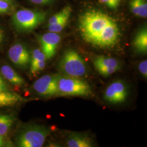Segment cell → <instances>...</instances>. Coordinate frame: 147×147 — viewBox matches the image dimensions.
<instances>
[{
  "label": "cell",
  "mask_w": 147,
  "mask_h": 147,
  "mask_svg": "<svg viewBox=\"0 0 147 147\" xmlns=\"http://www.w3.org/2000/svg\"><path fill=\"white\" fill-rule=\"evenodd\" d=\"M114 21L102 11H87L79 18V30L84 40L92 44L105 27Z\"/></svg>",
  "instance_id": "cell-1"
},
{
  "label": "cell",
  "mask_w": 147,
  "mask_h": 147,
  "mask_svg": "<svg viewBox=\"0 0 147 147\" xmlns=\"http://www.w3.org/2000/svg\"><path fill=\"white\" fill-rule=\"evenodd\" d=\"M57 96H88L92 93L89 84L80 78L57 74Z\"/></svg>",
  "instance_id": "cell-2"
},
{
  "label": "cell",
  "mask_w": 147,
  "mask_h": 147,
  "mask_svg": "<svg viewBox=\"0 0 147 147\" xmlns=\"http://www.w3.org/2000/svg\"><path fill=\"white\" fill-rule=\"evenodd\" d=\"M47 14L42 11L21 9L12 16V24L18 31L28 32L33 31L45 20Z\"/></svg>",
  "instance_id": "cell-3"
},
{
  "label": "cell",
  "mask_w": 147,
  "mask_h": 147,
  "mask_svg": "<svg viewBox=\"0 0 147 147\" xmlns=\"http://www.w3.org/2000/svg\"><path fill=\"white\" fill-rule=\"evenodd\" d=\"M63 75L80 78L87 74V66L84 59L73 50L66 51L58 64Z\"/></svg>",
  "instance_id": "cell-4"
},
{
  "label": "cell",
  "mask_w": 147,
  "mask_h": 147,
  "mask_svg": "<svg viewBox=\"0 0 147 147\" xmlns=\"http://www.w3.org/2000/svg\"><path fill=\"white\" fill-rule=\"evenodd\" d=\"M50 133V131L42 125L28 126L16 137V144L20 147H42Z\"/></svg>",
  "instance_id": "cell-5"
},
{
  "label": "cell",
  "mask_w": 147,
  "mask_h": 147,
  "mask_svg": "<svg viewBox=\"0 0 147 147\" xmlns=\"http://www.w3.org/2000/svg\"><path fill=\"white\" fill-rule=\"evenodd\" d=\"M57 74H47L38 79L33 85V88L44 96H57Z\"/></svg>",
  "instance_id": "cell-6"
},
{
  "label": "cell",
  "mask_w": 147,
  "mask_h": 147,
  "mask_svg": "<svg viewBox=\"0 0 147 147\" xmlns=\"http://www.w3.org/2000/svg\"><path fill=\"white\" fill-rule=\"evenodd\" d=\"M119 35L118 26L115 21H113L105 27L92 45L102 48L112 47L118 40Z\"/></svg>",
  "instance_id": "cell-7"
},
{
  "label": "cell",
  "mask_w": 147,
  "mask_h": 147,
  "mask_svg": "<svg viewBox=\"0 0 147 147\" xmlns=\"http://www.w3.org/2000/svg\"><path fill=\"white\" fill-rule=\"evenodd\" d=\"M127 95L125 84L120 80L111 83L105 90L104 98L112 104H119L124 102Z\"/></svg>",
  "instance_id": "cell-8"
},
{
  "label": "cell",
  "mask_w": 147,
  "mask_h": 147,
  "mask_svg": "<svg viewBox=\"0 0 147 147\" xmlns=\"http://www.w3.org/2000/svg\"><path fill=\"white\" fill-rule=\"evenodd\" d=\"M93 64L98 72L105 77L116 73L120 68L119 63L116 59L104 56H96Z\"/></svg>",
  "instance_id": "cell-9"
},
{
  "label": "cell",
  "mask_w": 147,
  "mask_h": 147,
  "mask_svg": "<svg viewBox=\"0 0 147 147\" xmlns=\"http://www.w3.org/2000/svg\"><path fill=\"white\" fill-rule=\"evenodd\" d=\"M11 61L20 68L26 67L30 63L31 56L26 47L20 43L13 45L8 51Z\"/></svg>",
  "instance_id": "cell-10"
},
{
  "label": "cell",
  "mask_w": 147,
  "mask_h": 147,
  "mask_svg": "<svg viewBox=\"0 0 147 147\" xmlns=\"http://www.w3.org/2000/svg\"><path fill=\"white\" fill-rule=\"evenodd\" d=\"M61 37L59 34L50 32L40 37L39 42L42 51L45 54L47 59L51 58L55 55Z\"/></svg>",
  "instance_id": "cell-11"
},
{
  "label": "cell",
  "mask_w": 147,
  "mask_h": 147,
  "mask_svg": "<svg viewBox=\"0 0 147 147\" xmlns=\"http://www.w3.org/2000/svg\"><path fill=\"white\" fill-rule=\"evenodd\" d=\"M1 73L4 79L15 86L20 87L25 84L24 79L8 65H3L1 68Z\"/></svg>",
  "instance_id": "cell-12"
},
{
  "label": "cell",
  "mask_w": 147,
  "mask_h": 147,
  "mask_svg": "<svg viewBox=\"0 0 147 147\" xmlns=\"http://www.w3.org/2000/svg\"><path fill=\"white\" fill-rule=\"evenodd\" d=\"M24 99L15 93L9 91H0V107H9L20 102Z\"/></svg>",
  "instance_id": "cell-13"
},
{
  "label": "cell",
  "mask_w": 147,
  "mask_h": 147,
  "mask_svg": "<svg viewBox=\"0 0 147 147\" xmlns=\"http://www.w3.org/2000/svg\"><path fill=\"white\" fill-rule=\"evenodd\" d=\"M133 44L137 51L139 53H147V30L146 27H144L137 32L134 40Z\"/></svg>",
  "instance_id": "cell-14"
},
{
  "label": "cell",
  "mask_w": 147,
  "mask_h": 147,
  "mask_svg": "<svg viewBox=\"0 0 147 147\" xmlns=\"http://www.w3.org/2000/svg\"><path fill=\"white\" fill-rule=\"evenodd\" d=\"M69 147H91L93 146L92 141L88 137L81 134H73L67 140Z\"/></svg>",
  "instance_id": "cell-15"
},
{
  "label": "cell",
  "mask_w": 147,
  "mask_h": 147,
  "mask_svg": "<svg viewBox=\"0 0 147 147\" xmlns=\"http://www.w3.org/2000/svg\"><path fill=\"white\" fill-rule=\"evenodd\" d=\"M130 8L135 16L146 18L147 16V3L146 0H131Z\"/></svg>",
  "instance_id": "cell-16"
},
{
  "label": "cell",
  "mask_w": 147,
  "mask_h": 147,
  "mask_svg": "<svg viewBox=\"0 0 147 147\" xmlns=\"http://www.w3.org/2000/svg\"><path fill=\"white\" fill-rule=\"evenodd\" d=\"M13 121V118L11 116L0 115V136H5L8 132Z\"/></svg>",
  "instance_id": "cell-17"
},
{
  "label": "cell",
  "mask_w": 147,
  "mask_h": 147,
  "mask_svg": "<svg viewBox=\"0 0 147 147\" xmlns=\"http://www.w3.org/2000/svg\"><path fill=\"white\" fill-rule=\"evenodd\" d=\"M71 13V8L70 6H66L57 13L52 16L48 21V25L57 22L63 19L69 18Z\"/></svg>",
  "instance_id": "cell-18"
},
{
  "label": "cell",
  "mask_w": 147,
  "mask_h": 147,
  "mask_svg": "<svg viewBox=\"0 0 147 147\" xmlns=\"http://www.w3.org/2000/svg\"><path fill=\"white\" fill-rule=\"evenodd\" d=\"M45 54L40 49H35L33 50L30 60V67H33L40 62L46 60Z\"/></svg>",
  "instance_id": "cell-19"
},
{
  "label": "cell",
  "mask_w": 147,
  "mask_h": 147,
  "mask_svg": "<svg viewBox=\"0 0 147 147\" xmlns=\"http://www.w3.org/2000/svg\"><path fill=\"white\" fill-rule=\"evenodd\" d=\"M69 18L63 19L62 20L58 21L57 22L48 25V30L50 32H53L58 33L63 30L67 26Z\"/></svg>",
  "instance_id": "cell-20"
},
{
  "label": "cell",
  "mask_w": 147,
  "mask_h": 147,
  "mask_svg": "<svg viewBox=\"0 0 147 147\" xmlns=\"http://www.w3.org/2000/svg\"><path fill=\"white\" fill-rule=\"evenodd\" d=\"M46 66V62L45 61H43L42 62H40L39 63L36 64L35 65L31 67L30 72L32 75L35 76L37 74L39 73L40 71L44 70Z\"/></svg>",
  "instance_id": "cell-21"
},
{
  "label": "cell",
  "mask_w": 147,
  "mask_h": 147,
  "mask_svg": "<svg viewBox=\"0 0 147 147\" xmlns=\"http://www.w3.org/2000/svg\"><path fill=\"white\" fill-rule=\"evenodd\" d=\"M100 3L104 4L109 8L116 9L121 4V0H99Z\"/></svg>",
  "instance_id": "cell-22"
},
{
  "label": "cell",
  "mask_w": 147,
  "mask_h": 147,
  "mask_svg": "<svg viewBox=\"0 0 147 147\" xmlns=\"http://www.w3.org/2000/svg\"><path fill=\"white\" fill-rule=\"evenodd\" d=\"M11 3L5 1L0 0V14H5L11 11Z\"/></svg>",
  "instance_id": "cell-23"
},
{
  "label": "cell",
  "mask_w": 147,
  "mask_h": 147,
  "mask_svg": "<svg viewBox=\"0 0 147 147\" xmlns=\"http://www.w3.org/2000/svg\"><path fill=\"white\" fill-rule=\"evenodd\" d=\"M138 70L140 73L145 78L147 77V60H144L140 62L138 65Z\"/></svg>",
  "instance_id": "cell-24"
},
{
  "label": "cell",
  "mask_w": 147,
  "mask_h": 147,
  "mask_svg": "<svg viewBox=\"0 0 147 147\" xmlns=\"http://www.w3.org/2000/svg\"><path fill=\"white\" fill-rule=\"evenodd\" d=\"M9 87L3 78L0 75V91H8Z\"/></svg>",
  "instance_id": "cell-25"
},
{
  "label": "cell",
  "mask_w": 147,
  "mask_h": 147,
  "mask_svg": "<svg viewBox=\"0 0 147 147\" xmlns=\"http://www.w3.org/2000/svg\"><path fill=\"white\" fill-rule=\"evenodd\" d=\"M33 3L36 5H47L52 2L53 0H30Z\"/></svg>",
  "instance_id": "cell-26"
},
{
  "label": "cell",
  "mask_w": 147,
  "mask_h": 147,
  "mask_svg": "<svg viewBox=\"0 0 147 147\" xmlns=\"http://www.w3.org/2000/svg\"><path fill=\"white\" fill-rule=\"evenodd\" d=\"M3 37H4V32L2 30V29L0 27V45L1 44V43L3 41Z\"/></svg>",
  "instance_id": "cell-27"
},
{
  "label": "cell",
  "mask_w": 147,
  "mask_h": 147,
  "mask_svg": "<svg viewBox=\"0 0 147 147\" xmlns=\"http://www.w3.org/2000/svg\"><path fill=\"white\" fill-rule=\"evenodd\" d=\"M3 144V140H2V137L1 136H0V147H1Z\"/></svg>",
  "instance_id": "cell-28"
},
{
  "label": "cell",
  "mask_w": 147,
  "mask_h": 147,
  "mask_svg": "<svg viewBox=\"0 0 147 147\" xmlns=\"http://www.w3.org/2000/svg\"><path fill=\"white\" fill-rule=\"evenodd\" d=\"M2 1H5L9 3H12V2H13V0H2Z\"/></svg>",
  "instance_id": "cell-29"
}]
</instances>
